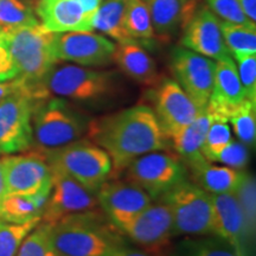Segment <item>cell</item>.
<instances>
[{"label": "cell", "mask_w": 256, "mask_h": 256, "mask_svg": "<svg viewBox=\"0 0 256 256\" xmlns=\"http://www.w3.org/2000/svg\"><path fill=\"white\" fill-rule=\"evenodd\" d=\"M115 44L92 32H54L52 52L57 60L102 66L113 60Z\"/></svg>", "instance_id": "obj_13"}, {"label": "cell", "mask_w": 256, "mask_h": 256, "mask_svg": "<svg viewBox=\"0 0 256 256\" xmlns=\"http://www.w3.org/2000/svg\"><path fill=\"white\" fill-rule=\"evenodd\" d=\"M183 30L182 46L211 60L232 57L220 30V20L208 8L196 10Z\"/></svg>", "instance_id": "obj_15"}, {"label": "cell", "mask_w": 256, "mask_h": 256, "mask_svg": "<svg viewBox=\"0 0 256 256\" xmlns=\"http://www.w3.org/2000/svg\"><path fill=\"white\" fill-rule=\"evenodd\" d=\"M238 62V72L240 81L244 90L246 98L252 104H256V56L242 55L234 57Z\"/></svg>", "instance_id": "obj_36"}, {"label": "cell", "mask_w": 256, "mask_h": 256, "mask_svg": "<svg viewBox=\"0 0 256 256\" xmlns=\"http://www.w3.org/2000/svg\"><path fill=\"white\" fill-rule=\"evenodd\" d=\"M17 69V78L28 95L58 62L52 52L54 32L40 24L0 32Z\"/></svg>", "instance_id": "obj_3"}, {"label": "cell", "mask_w": 256, "mask_h": 256, "mask_svg": "<svg viewBox=\"0 0 256 256\" xmlns=\"http://www.w3.org/2000/svg\"><path fill=\"white\" fill-rule=\"evenodd\" d=\"M249 151L247 145L238 140H230V142L220 152L217 162H223L228 168L235 170L244 168L248 164Z\"/></svg>", "instance_id": "obj_38"}, {"label": "cell", "mask_w": 256, "mask_h": 256, "mask_svg": "<svg viewBox=\"0 0 256 256\" xmlns=\"http://www.w3.org/2000/svg\"><path fill=\"white\" fill-rule=\"evenodd\" d=\"M256 104L246 100L230 115L228 122H232L234 132L240 142L247 146H254L256 139Z\"/></svg>", "instance_id": "obj_32"}, {"label": "cell", "mask_w": 256, "mask_h": 256, "mask_svg": "<svg viewBox=\"0 0 256 256\" xmlns=\"http://www.w3.org/2000/svg\"><path fill=\"white\" fill-rule=\"evenodd\" d=\"M78 2H81L83 8L86 10V12H87L88 14L95 17L96 11H98V6L101 5L102 0H78Z\"/></svg>", "instance_id": "obj_43"}, {"label": "cell", "mask_w": 256, "mask_h": 256, "mask_svg": "<svg viewBox=\"0 0 256 256\" xmlns=\"http://www.w3.org/2000/svg\"><path fill=\"white\" fill-rule=\"evenodd\" d=\"M112 256H156V255L152 254V252L147 250H139V249L128 248L126 246H122V247L118 249V250L115 252Z\"/></svg>", "instance_id": "obj_41"}, {"label": "cell", "mask_w": 256, "mask_h": 256, "mask_svg": "<svg viewBox=\"0 0 256 256\" xmlns=\"http://www.w3.org/2000/svg\"><path fill=\"white\" fill-rule=\"evenodd\" d=\"M115 88V75L78 66H54L37 86L32 96L43 100L51 95L76 101H100L112 94Z\"/></svg>", "instance_id": "obj_6"}, {"label": "cell", "mask_w": 256, "mask_h": 256, "mask_svg": "<svg viewBox=\"0 0 256 256\" xmlns=\"http://www.w3.org/2000/svg\"><path fill=\"white\" fill-rule=\"evenodd\" d=\"M6 196L5 191V183H4V176H2V164H0V206H2V202Z\"/></svg>", "instance_id": "obj_44"}, {"label": "cell", "mask_w": 256, "mask_h": 256, "mask_svg": "<svg viewBox=\"0 0 256 256\" xmlns=\"http://www.w3.org/2000/svg\"><path fill=\"white\" fill-rule=\"evenodd\" d=\"M51 171L62 172L96 194L112 172L110 156L88 140H76L55 150L40 151Z\"/></svg>", "instance_id": "obj_4"}, {"label": "cell", "mask_w": 256, "mask_h": 256, "mask_svg": "<svg viewBox=\"0 0 256 256\" xmlns=\"http://www.w3.org/2000/svg\"><path fill=\"white\" fill-rule=\"evenodd\" d=\"M40 222V217L20 224L0 220V256H16L24 240Z\"/></svg>", "instance_id": "obj_30"}, {"label": "cell", "mask_w": 256, "mask_h": 256, "mask_svg": "<svg viewBox=\"0 0 256 256\" xmlns=\"http://www.w3.org/2000/svg\"><path fill=\"white\" fill-rule=\"evenodd\" d=\"M214 14L224 22L234 24H250L252 22L246 17L238 0H206Z\"/></svg>", "instance_id": "obj_37"}, {"label": "cell", "mask_w": 256, "mask_h": 256, "mask_svg": "<svg viewBox=\"0 0 256 256\" xmlns=\"http://www.w3.org/2000/svg\"><path fill=\"white\" fill-rule=\"evenodd\" d=\"M18 72L14 60L11 58L8 49L6 48L2 34H0V82H8L17 78Z\"/></svg>", "instance_id": "obj_39"}, {"label": "cell", "mask_w": 256, "mask_h": 256, "mask_svg": "<svg viewBox=\"0 0 256 256\" xmlns=\"http://www.w3.org/2000/svg\"><path fill=\"white\" fill-rule=\"evenodd\" d=\"M216 62L206 56L177 46L171 55V72L176 82L194 101L198 110H203L209 102L215 80Z\"/></svg>", "instance_id": "obj_11"}, {"label": "cell", "mask_w": 256, "mask_h": 256, "mask_svg": "<svg viewBox=\"0 0 256 256\" xmlns=\"http://www.w3.org/2000/svg\"><path fill=\"white\" fill-rule=\"evenodd\" d=\"M126 178L156 200L184 180L186 170L177 156L156 151L133 160L127 168Z\"/></svg>", "instance_id": "obj_10"}, {"label": "cell", "mask_w": 256, "mask_h": 256, "mask_svg": "<svg viewBox=\"0 0 256 256\" xmlns=\"http://www.w3.org/2000/svg\"><path fill=\"white\" fill-rule=\"evenodd\" d=\"M84 118L62 98H49L34 101L32 112L34 146L48 151L76 142L87 132Z\"/></svg>", "instance_id": "obj_5"}, {"label": "cell", "mask_w": 256, "mask_h": 256, "mask_svg": "<svg viewBox=\"0 0 256 256\" xmlns=\"http://www.w3.org/2000/svg\"><path fill=\"white\" fill-rule=\"evenodd\" d=\"M243 14L249 20L255 23L256 20V0H238Z\"/></svg>", "instance_id": "obj_40"}, {"label": "cell", "mask_w": 256, "mask_h": 256, "mask_svg": "<svg viewBox=\"0 0 256 256\" xmlns=\"http://www.w3.org/2000/svg\"><path fill=\"white\" fill-rule=\"evenodd\" d=\"M42 216L34 198L28 196H5L0 206V220L20 224Z\"/></svg>", "instance_id": "obj_29"}, {"label": "cell", "mask_w": 256, "mask_h": 256, "mask_svg": "<svg viewBox=\"0 0 256 256\" xmlns=\"http://www.w3.org/2000/svg\"><path fill=\"white\" fill-rule=\"evenodd\" d=\"M153 31L170 37L178 28H184L196 11V0H145Z\"/></svg>", "instance_id": "obj_21"}, {"label": "cell", "mask_w": 256, "mask_h": 256, "mask_svg": "<svg viewBox=\"0 0 256 256\" xmlns=\"http://www.w3.org/2000/svg\"><path fill=\"white\" fill-rule=\"evenodd\" d=\"M50 246L58 256H112L124 242L120 230L96 209L50 226Z\"/></svg>", "instance_id": "obj_2"}, {"label": "cell", "mask_w": 256, "mask_h": 256, "mask_svg": "<svg viewBox=\"0 0 256 256\" xmlns=\"http://www.w3.org/2000/svg\"><path fill=\"white\" fill-rule=\"evenodd\" d=\"M232 130L228 122L220 120H212L208 130L206 140L202 146V156L208 162H217L220 152L232 140Z\"/></svg>", "instance_id": "obj_34"}, {"label": "cell", "mask_w": 256, "mask_h": 256, "mask_svg": "<svg viewBox=\"0 0 256 256\" xmlns=\"http://www.w3.org/2000/svg\"><path fill=\"white\" fill-rule=\"evenodd\" d=\"M44 256H58V255H57L56 252L52 250V248L50 247L49 249H48V252H46V255H44Z\"/></svg>", "instance_id": "obj_45"}, {"label": "cell", "mask_w": 256, "mask_h": 256, "mask_svg": "<svg viewBox=\"0 0 256 256\" xmlns=\"http://www.w3.org/2000/svg\"><path fill=\"white\" fill-rule=\"evenodd\" d=\"M113 60L127 76L142 84L156 86L159 81L154 60L136 42H126L115 46Z\"/></svg>", "instance_id": "obj_22"}, {"label": "cell", "mask_w": 256, "mask_h": 256, "mask_svg": "<svg viewBox=\"0 0 256 256\" xmlns=\"http://www.w3.org/2000/svg\"><path fill=\"white\" fill-rule=\"evenodd\" d=\"M160 198L171 210L174 235L212 234V198L204 188L185 178Z\"/></svg>", "instance_id": "obj_7"}, {"label": "cell", "mask_w": 256, "mask_h": 256, "mask_svg": "<svg viewBox=\"0 0 256 256\" xmlns=\"http://www.w3.org/2000/svg\"><path fill=\"white\" fill-rule=\"evenodd\" d=\"M6 196H34L50 192L52 171L38 150L24 154H6L0 159Z\"/></svg>", "instance_id": "obj_9"}, {"label": "cell", "mask_w": 256, "mask_h": 256, "mask_svg": "<svg viewBox=\"0 0 256 256\" xmlns=\"http://www.w3.org/2000/svg\"><path fill=\"white\" fill-rule=\"evenodd\" d=\"M98 208V202L94 194L69 176L52 171V188L40 220L54 226L66 217L88 212Z\"/></svg>", "instance_id": "obj_14"}, {"label": "cell", "mask_w": 256, "mask_h": 256, "mask_svg": "<svg viewBox=\"0 0 256 256\" xmlns=\"http://www.w3.org/2000/svg\"><path fill=\"white\" fill-rule=\"evenodd\" d=\"M96 198L118 229L152 204V198L130 182L106 180L96 192Z\"/></svg>", "instance_id": "obj_16"}, {"label": "cell", "mask_w": 256, "mask_h": 256, "mask_svg": "<svg viewBox=\"0 0 256 256\" xmlns=\"http://www.w3.org/2000/svg\"><path fill=\"white\" fill-rule=\"evenodd\" d=\"M240 206H241L243 218H244L246 232L248 238L254 236L256 224V184L254 176L244 172L240 186L235 192Z\"/></svg>", "instance_id": "obj_33"}, {"label": "cell", "mask_w": 256, "mask_h": 256, "mask_svg": "<svg viewBox=\"0 0 256 256\" xmlns=\"http://www.w3.org/2000/svg\"><path fill=\"white\" fill-rule=\"evenodd\" d=\"M126 31L133 42L147 44L154 40L151 17L144 0H128L124 18Z\"/></svg>", "instance_id": "obj_27"}, {"label": "cell", "mask_w": 256, "mask_h": 256, "mask_svg": "<svg viewBox=\"0 0 256 256\" xmlns=\"http://www.w3.org/2000/svg\"><path fill=\"white\" fill-rule=\"evenodd\" d=\"M127 2L128 0H102L92 22L94 30L98 28L119 43L133 42L124 26Z\"/></svg>", "instance_id": "obj_25"}, {"label": "cell", "mask_w": 256, "mask_h": 256, "mask_svg": "<svg viewBox=\"0 0 256 256\" xmlns=\"http://www.w3.org/2000/svg\"><path fill=\"white\" fill-rule=\"evenodd\" d=\"M246 100L236 63L232 57L217 60L214 88L206 104V110L212 119L228 122L230 115Z\"/></svg>", "instance_id": "obj_18"}, {"label": "cell", "mask_w": 256, "mask_h": 256, "mask_svg": "<svg viewBox=\"0 0 256 256\" xmlns=\"http://www.w3.org/2000/svg\"><path fill=\"white\" fill-rule=\"evenodd\" d=\"M19 87H20V83H19L18 78H14L8 82H0V100L8 94H11V92L18 90Z\"/></svg>", "instance_id": "obj_42"}, {"label": "cell", "mask_w": 256, "mask_h": 256, "mask_svg": "<svg viewBox=\"0 0 256 256\" xmlns=\"http://www.w3.org/2000/svg\"><path fill=\"white\" fill-rule=\"evenodd\" d=\"M226 46L234 57L256 54L255 23L234 24L220 20Z\"/></svg>", "instance_id": "obj_26"}, {"label": "cell", "mask_w": 256, "mask_h": 256, "mask_svg": "<svg viewBox=\"0 0 256 256\" xmlns=\"http://www.w3.org/2000/svg\"><path fill=\"white\" fill-rule=\"evenodd\" d=\"M50 247V226L40 222L24 240L16 256H44Z\"/></svg>", "instance_id": "obj_35"}, {"label": "cell", "mask_w": 256, "mask_h": 256, "mask_svg": "<svg viewBox=\"0 0 256 256\" xmlns=\"http://www.w3.org/2000/svg\"><path fill=\"white\" fill-rule=\"evenodd\" d=\"M87 132L89 139L110 156L114 176L139 156L168 147L154 110L147 106H134L92 120Z\"/></svg>", "instance_id": "obj_1"}, {"label": "cell", "mask_w": 256, "mask_h": 256, "mask_svg": "<svg viewBox=\"0 0 256 256\" xmlns=\"http://www.w3.org/2000/svg\"><path fill=\"white\" fill-rule=\"evenodd\" d=\"M197 106L174 80H165L156 94V116L162 133L170 138L191 124L200 113Z\"/></svg>", "instance_id": "obj_17"}, {"label": "cell", "mask_w": 256, "mask_h": 256, "mask_svg": "<svg viewBox=\"0 0 256 256\" xmlns=\"http://www.w3.org/2000/svg\"><path fill=\"white\" fill-rule=\"evenodd\" d=\"M40 24L30 6L20 0H0V32Z\"/></svg>", "instance_id": "obj_28"}, {"label": "cell", "mask_w": 256, "mask_h": 256, "mask_svg": "<svg viewBox=\"0 0 256 256\" xmlns=\"http://www.w3.org/2000/svg\"><path fill=\"white\" fill-rule=\"evenodd\" d=\"M34 100L22 84L0 100V154L23 153L34 147Z\"/></svg>", "instance_id": "obj_8"}, {"label": "cell", "mask_w": 256, "mask_h": 256, "mask_svg": "<svg viewBox=\"0 0 256 256\" xmlns=\"http://www.w3.org/2000/svg\"><path fill=\"white\" fill-rule=\"evenodd\" d=\"M212 120L206 107L203 108L191 124L170 138L176 151L179 156H183L188 164L203 158L200 150Z\"/></svg>", "instance_id": "obj_24"}, {"label": "cell", "mask_w": 256, "mask_h": 256, "mask_svg": "<svg viewBox=\"0 0 256 256\" xmlns=\"http://www.w3.org/2000/svg\"><path fill=\"white\" fill-rule=\"evenodd\" d=\"M36 12L42 26L50 32L94 30V17L86 12L78 0H40Z\"/></svg>", "instance_id": "obj_19"}, {"label": "cell", "mask_w": 256, "mask_h": 256, "mask_svg": "<svg viewBox=\"0 0 256 256\" xmlns=\"http://www.w3.org/2000/svg\"><path fill=\"white\" fill-rule=\"evenodd\" d=\"M188 165L190 166L198 186L211 194H235L244 176V172L241 170L211 165L204 156Z\"/></svg>", "instance_id": "obj_23"}, {"label": "cell", "mask_w": 256, "mask_h": 256, "mask_svg": "<svg viewBox=\"0 0 256 256\" xmlns=\"http://www.w3.org/2000/svg\"><path fill=\"white\" fill-rule=\"evenodd\" d=\"M40 2V0H28V5H30V8H31V6H34V8H36V5Z\"/></svg>", "instance_id": "obj_46"}, {"label": "cell", "mask_w": 256, "mask_h": 256, "mask_svg": "<svg viewBox=\"0 0 256 256\" xmlns=\"http://www.w3.org/2000/svg\"><path fill=\"white\" fill-rule=\"evenodd\" d=\"M211 198L214 206L212 234L241 252L248 236L238 197L235 194H211Z\"/></svg>", "instance_id": "obj_20"}, {"label": "cell", "mask_w": 256, "mask_h": 256, "mask_svg": "<svg viewBox=\"0 0 256 256\" xmlns=\"http://www.w3.org/2000/svg\"><path fill=\"white\" fill-rule=\"evenodd\" d=\"M179 256H242V252L216 236L183 242L179 248Z\"/></svg>", "instance_id": "obj_31"}, {"label": "cell", "mask_w": 256, "mask_h": 256, "mask_svg": "<svg viewBox=\"0 0 256 256\" xmlns=\"http://www.w3.org/2000/svg\"><path fill=\"white\" fill-rule=\"evenodd\" d=\"M119 230L132 241L156 256L164 254L174 236L172 214L166 203L150 204Z\"/></svg>", "instance_id": "obj_12"}]
</instances>
